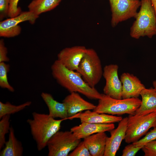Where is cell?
I'll return each instance as SVG.
<instances>
[{
    "instance_id": "cell-20",
    "label": "cell",
    "mask_w": 156,
    "mask_h": 156,
    "mask_svg": "<svg viewBox=\"0 0 156 156\" xmlns=\"http://www.w3.org/2000/svg\"><path fill=\"white\" fill-rule=\"evenodd\" d=\"M0 153V156H22L23 152L22 143L16 138L13 128L10 127L8 140Z\"/></svg>"
},
{
    "instance_id": "cell-27",
    "label": "cell",
    "mask_w": 156,
    "mask_h": 156,
    "mask_svg": "<svg viewBox=\"0 0 156 156\" xmlns=\"http://www.w3.org/2000/svg\"><path fill=\"white\" fill-rule=\"evenodd\" d=\"M144 145L136 146L133 143L126 146L122 151V156H134Z\"/></svg>"
},
{
    "instance_id": "cell-29",
    "label": "cell",
    "mask_w": 156,
    "mask_h": 156,
    "mask_svg": "<svg viewBox=\"0 0 156 156\" xmlns=\"http://www.w3.org/2000/svg\"><path fill=\"white\" fill-rule=\"evenodd\" d=\"M19 0H10L8 16L9 17L12 18L16 16L22 12L21 8L18 6Z\"/></svg>"
},
{
    "instance_id": "cell-8",
    "label": "cell",
    "mask_w": 156,
    "mask_h": 156,
    "mask_svg": "<svg viewBox=\"0 0 156 156\" xmlns=\"http://www.w3.org/2000/svg\"><path fill=\"white\" fill-rule=\"evenodd\" d=\"M112 18L111 25L116 27L120 22L135 18L140 6V0H109Z\"/></svg>"
},
{
    "instance_id": "cell-33",
    "label": "cell",
    "mask_w": 156,
    "mask_h": 156,
    "mask_svg": "<svg viewBox=\"0 0 156 156\" xmlns=\"http://www.w3.org/2000/svg\"><path fill=\"white\" fill-rule=\"evenodd\" d=\"M152 84L153 88L156 91V80L153 81V82Z\"/></svg>"
},
{
    "instance_id": "cell-6",
    "label": "cell",
    "mask_w": 156,
    "mask_h": 156,
    "mask_svg": "<svg viewBox=\"0 0 156 156\" xmlns=\"http://www.w3.org/2000/svg\"><path fill=\"white\" fill-rule=\"evenodd\" d=\"M156 127V112L144 115L129 114L124 139L128 144L139 140L148 130Z\"/></svg>"
},
{
    "instance_id": "cell-28",
    "label": "cell",
    "mask_w": 156,
    "mask_h": 156,
    "mask_svg": "<svg viewBox=\"0 0 156 156\" xmlns=\"http://www.w3.org/2000/svg\"><path fill=\"white\" fill-rule=\"evenodd\" d=\"M142 149L144 153V156H156V140L145 144Z\"/></svg>"
},
{
    "instance_id": "cell-31",
    "label": "cell",
    "mask_w": 156,
    "mask_h": 156,
    "mask_svg": "<svg viewBox=\"0 0 156 156\" xmlns=\"http://www.w3.org/2000/svg\"><path fill=\"white\" fill-rule=\"evenodd\" d=\"M8 51L5 46L4 40H0V62H7L9 61V58L7 56Z\"/></svg>"
},
{
    "instance_id": "cell-25",
    "label": "cell",
    "mask_w": 156,
    "mask_h": 156,
    "mask_svg": "<svg viewBox=\"0 0 156 156\" xmlns=\"http://www.w3.org/2000/svg\"><path fill=\"white\" fill-rule=\"evenodd\" d=\"M156 140V127L147 133L145 136L137 142L132 143L136 146L144 145L145 144Z\"/></svg>"
},
{
    "instance_id": "cell-17",
    "label": "cell",
    "mask_w": 156,
    "mask_h": 156,
    "mask_svg": "<svg viewBox=\"0 0 156 156\" xmlns=\"http://www.w3.org/2000/svg\"><path fill=\"white\" fill-rule=\"evenodd\" d=\"M107 136L105 132L94 133L83 139L91 156H104Z\"/></svg>"
},
{
    "instance_id": "cell-1",
    "label": "cell",
    "mask_w": 156,
    "mask_h": 156,
    "mask_svg": "<svg viewBox=\"0 0 156 156\" xmlns=\"http://www.w3.org/2000/svg\"><path fill=\"white\" fill-rule=\"evenodd\" d=\"M52 75L60 85L70 93L79 92L91 99L99 100L101 97L95 87L90 86L77 72L69 70L58 60L51 67Z\"/></svg>"
},
{
    "instance_id": "cell-24",
    "label": "cell",
    "mask_w": 156,
    "mask_h": 156,
    "mask_svg": "<svg viewBox=\"0 0 156 156\" xmlns=\"http://www.w3.org/2000/svg\"><path fill=\"white\" fill-rule=\"evenodd\" d=\"M10 115L3 117L0 120V150L4 146L6 142L5 135L9 133L10 127Z\"/></svg>"
},
{
    "instance_id": "cell-5",
    "label": "cell",
    "mask_w": 156,
    "mask_h": 156,
    "mask_svg": "<svg viewBox=\"0 0 156 156\" xmlns=\"http://www.w3.org/2000/svg\"><path fill=\"white\" fill-rule=\"evenodd\" d=\"M76 71L91 87H95L99 83L103 70L100 59L94 49H87Z\"/></svg>"
},
{
    "instance_id": "cell-15",
    "label": "cell",
    "mask_w": 156,
    "mask_h": 156,
    "mask_svg": "<svg viewBox=\"0 0 156 156\" xmlns=\"http://www.w3.org/2000/svg\"><path fill=\"white\" fill-rule=\"evenodd\" d=\"M63 102L66 105L68 118L83 111L93 110L96 106L85 100L76 92H71L65 98Z\"/></svg>"
},
{
    "instance_id": "cell-14",
    "label": "cell",
    "mask_w": 156,
    "mask_h": 156,
    "mask_svg": "<svg viewBox=\"0 0 156 156\" xmlns=\"http://www.w3.org/2000/svg\"><path fill=\"white\" fill-rule=\"evenodd\" d=\"M113 123H94L82 122L71 128L70 131L77 139H81L94 133L109 131L114 129Z\"/></svg>"
},
{
    "instance_id": "cell-19",
    "label": "cell",
    "mask_w": 156,
    "mask_h": 156,
    "mask_svg": "<svg viewBox=\"0 0 156 156\" xmlns=\"http://www.w3.org/2000/svg\"><path fill=\"white\" fill-rule=\"evenodd\" d=\"M41 96L48 108V114L50 116L54 118H59L67 119L68 112L63 102L61 103L55 100L52 95L48 93L42 92Z\"/></svg>"
},
{
    "instance_id": "cell-2",
    "label": "cell",
    "mask_w": 156,
    "mask_h": 156,
    "mask_svg": "<svg viewBox=\"0 0 156 156\" xmlns=\"http://www.w3.org/2000/svg\"><path fill=\"white\" fill-rule=\"evenodd\" d=\"M32 118L27 119V122L37 149L41 151L47 146L49 140L59 131L62 122L65 120H56L49 114L36 112L32 113Z\"/></svg>"
},
{
    "instance_id": "cell-12",
    "label": "cell",
    "mask_w": 156,
    "mask_h": 156,
    "mask_svg": "<svg viewBox=\"0 0 156 156\" xmlns=\"http://www.w3.org/2000/svg\"><path fill=\"white\" fill-rule=\"evenodd\" d=\"M128 117L122 118L117 127L109 131L110 137L106 139L104 156H115L121 143L124 140L127 129Z\"/></svg>"
},
{
    "instance_id": "cell-4",
    "label": "cell",
    "mask_w": 156,
    "mask_h": 156,
    "mask_svg": "<svg viewBox=\"0 0 156 156\" xmlns=\"http://www.w3.org/2000/svg\"><path fill=\"white\" fill-rule=\"evenodd\" d=\"M141 103V100L138 98L117 99L101 94V97L93 110L99 113L113 115L119 116L125 114L134 115Z\"/></svg>"
},
{
    "instance_id": "cell-21",
    "label": "cell",
    "mask_w": 156,
    "mask_h": 156,
    "mask_svg": "<svg viewBox=\"0 0 156 156\" xmlns=\"http://www.w3.org/2000/svg\"><path fill=\"white\" fill-rule=\"evenodd\" d=\"M62 0H33L29 4V10L39 16L42 13L54 9Z\"/></svg>"
},
{
    "instance_id": "cell-10",
    "label": "cell",
    "mask_w": 156,
    "mask_h": 156,
    "mask_svg": "<svg viewBox=\"0 0 156 156\" xmlns=\"http://www.w3.org/2000/svg\"><path fill=\"white\" fill-rule=\"evenodd\" d=\"M118 66L116 64L106 65L103 69V76L105 80L104 94L112 98L121 99L122 83L119 79Z\"/></svg>"
},
{
    "instance_id": "cell-9",
    "label": "cell",
    "mask_w": 156,
    "mask_h": 156,
    "mask_svg": "<svg viewBox=\"0 0 156 156\" xmlns=\"http://www.w3.org/2000/svg\"><path fill=\"white\" fill-rule=\"evenodd\" d=\"M38 17V16L28 10L22 12L16 16L1 21L0 22V37L10 38L18 35L21 31L19 23L28 21L33 24Z\"/></svg>"
},
{
    "instance_id": "cell-32",
    "label": "cell",
    "mask_w": 156,
    "mask_h": 156,
    "mask_svg": "<svg viewBox=\"0 0 156 156\" xmlns=\"http://www.w3.org/2000/svg\"><path fill=\"white\" fill-rule=\"evenodd\" d=\"M156 15V0H151Z\"/></svg>"
},
{
    "instance_id": "cell-7",
    "label": "cell",
    "mask_w": 156,
    "mask_h": 156,
    "mask_svg": "<svg viewBox=\"0 0 156 156\" xmlns=\"http://www.w3.org/2000/svg\"><path fill=\"white\" fill-rule=\"evenodd\" d=\"M81 142L70 131H58L48 142L49 156H67Z\"/></svg>"
},
{
    "instance_id": "cell-16",
    "label": "cell",
    "mask_w": 156,
    "mask_h": 156,
    "mask_svg": "<svg viewBox=\"0 0 156 156\" xmlns=\"http://www.w3.org/2000/svg\"><path fill=\"white\" fill-rule=\"evenodd\" d=\"M74 118L79 119L81 122L94 123H110L119 122L122 119L120 116L109 115L104 113H99L90 110L84 112H79L69 118L67 119L72 120Z\"/></svg>"
},
{
    "instance_id": "cell-26",
    "label": "cell",
    "mask_w": 156,
    "mask_h": 156,
    "mask_svg": "<svg viewBox=\"0 0 156 156\" xmlns=\"http://www.w3.org/2000/svg\"><path fill=\"white\" fill-rule=\"evenodd\" d=\"M68 156H91L90 152L83 141L81 142Z\"/></svg>"
},
{
    "instance_id": "cell-18",
    "label": "cell",
    "mask_w": 156,
    "mask_h": 156,
    "mask_svg": "<svg viewBox=\"0 0 156 156\" xmlns=\"http://www.w3.org/2000/svg\"><path fill=\"white\" fill-rule=\"evenodd\" d=\"M140 95L141 104L134 115H144L156 112V91L154 88H145L141 92Z\"/></svg>"
},
{
    "instance_id": "cell-11",
    "label": "cell",
    "mask_w": 156,
    "mask_h": 156,
    "mask_svg": "<svg viewBox=\"0 0 156 156\" xmlns=\"http://www.w3.org/2000/svg\"><path fill=\"white\" fill-rule=\"evenodd\" d=\"M87 48L83 46L66 47L57 55V60L68 69L77 70Z\"/></svg>"
},
{
    "instance_id": "cell-22",
    "label": "cell",
    "mask_w": 156,
    "mask_h": 156,
    "mask_svg": "<svg viewBox=\"0 0 156 156\" xmlns=\"http://www.w3.org/2000/svg\"><path fill=\"white\" fill-rule=\"evenodd\" d=\"M31 104V101H27L18 105H15L9 102L3 103L0 101V119L8 115L15 114L23 110Z\"/></svg>"
},
{
    "instance_id": "cell-3",
    "label": "cell",
    "mask_w": 156,
    "mask_h": 156,
    "mask_svg": "<svg viewBox=\"0 0 156 156\" xmlns=\"http://www.w3.org/2000/svg\"><path fill=\"white\" fill-rule=\"evenodd\" d=\"M139 11L130 29L132 38L139 39L147 36L151 38L156 35V15L151 0H141Z\"/></svg>"
},
{
    "instance_id": "cell-13",
    "label": "cell",
    "mask_w": 156,
    "mask_h": 156,
    "mask_svg": "<svg viewBox=\"0 0 156 156\" xmlns=\"http://www.w3.org/2000/svg\"><path fill=\"white\" fill-rule=\"evenodd\" d=\"M120 80L122 83V99L138 98L141 92L146 88L139 79L132 74L123 73Z\"/></svg>"
},
{
    "instance_id": "cell-30",
    "label": "cell",
    "mask_w": 156,
    "mask_h": 156,
    "mask_svg": "<svg viewBox=\"0 0 156 156\" xmlns=\"http://www.w3.org/2000/svg\"><path fill=\"white\" fill-rule=\"evenodd\" d=\"M10 0H0V20L8 16Z\"/></svg>"
},
{
    "instance_id": "cell-23",
    "label": "cell",
    "mask_w": 156,
    "mask_h": 156,
    "mask_svg": "<svg viewBox=\"0 0 156 156\" xmlns=\"http://www.w3.org/2000/svg\"><path fill=\"white\" fill-rule=\"evenodd\" d=\"M10 65L5 62H0V86L6 89L10 92L14 91V88L9 83L8 78V73L10 71Z\"/></svg>"
}]
</instances>
